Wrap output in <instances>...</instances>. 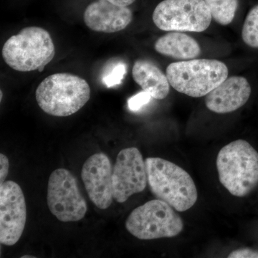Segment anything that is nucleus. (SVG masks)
Here are the masks:
<instances>
[{
  "label": "nucleus",
  "instance_id": "1",
  "mask_svg": "<svg viewBox=\"0 0 258 258\" xmlns=\"http://www.w3.org/2000/svg\"><path fill=\"white\" fill-rule=\"evenodd\" d=\"M145 163L148 184L156 198L169 204L177 212L192 208L198 201V192L189 173L161 158H147Z\"/></svg>",
  "mask_w": 258,
  "mask_h": 258
},
{
  "label": "nucleus",
  "instance_id": "2",
  "mask_svg": "<svg viewBox=\"0 0 258 258\" xmlns=\"http://www.w3.org/2000/svg\"><path fill=\"white\" fill-rule=\"evenodd\" d=\"M220 183L237 198L252 192L258 185V152L247 141H234L222 148L217 157Z\"/></svg>",
  "mask_w": 258,
  "mask_h": 258
},
{
  "label": "nucleus",
  "instance_id": "3",
  "mask_svg": "<svg viewBox=\"0 0 258 258\" xmlns=\"http://www.w3.org/2000/svg\"><path fill=\"white\" fill-rule=\"evenodd\" d=\"M91 88L86 80L76 75L60 73L45 78L37 86L35 98L47 114L69 116L89 101Z\"/></svg>",
  "mask_w": 258,
  "mask_h": 258
},
{
  "label": "nucleus",
  "instance_id": "4",
  "mask_svg": "<svg viewBox=\"0 0 258 258\" xmlns=\"http://www.w3.org/2000/svg\"><path fill=\"white\" fill-rule=\"evenodd\" d=\"M3 60L19 72L43 71L55 55V45L49 32L39 27H28L5 42Z\"/></svg>",
  "mask_w": 258,
  "mask_h": 258
},
{
  "label": "nucleus",
  "instance_id": "5",
  "mask_svg": "<svg viewBox=\"0 0 258 258\" xmlns=\"http://www.w3.org/2000/svg\"><path fill=\"white\" fill-rule=\"evenodd\" d=\"M166 75L176 91L200 98L206 96L228 78V69L222 61L193 59L169 64Z\"/></svg>",
  "mask_w": 258,
  "mask_h": 258
},
{
  "label": "nucleus",
  "instance_id": "6",
  "mask_svg": "<svg viewBox=\"0 0 258 258\" xmlns=\"http://www.w3.org/2000/svg\"><path fill=\"white\" fill-rule=\"evenodd\" d=\"M125 225L129 233L142 240L176 237L184 229V222L179 214L159 199L134 209Z\"/></svg>",
  "mask_w": 258,
  "mask_h": 258
},
{
  "label": "nucleus",
  "instance_id": "7",
  "mask_svg": "<svg viewBox=\"0 0 258 258\" xmlns=\"http://www.w3.org/2000/svg\"><path fill=\"white\" fill-rule=\"evenodd\" d=\"M152 20L164 31L202 32L210 27L212 18L205 0H163Z\"/></svg>",
  "mask_w": 258,
  "mask_h": 258
},
{
  "label": "nucleus",
  "instance_id": "8",
  "mask_svg": "<svg viewBox=\"0 0 258 258\" xmlns=\"http://www.w3.org/2000/svg\"><path fill=\"white\" fill-rule=\"evenodd\" d=\"M47 202L51 213L62 222L80 221L88 210L76 176L66 169H55L50 174Z\"/></svg>",
  "mask_w": 258,
  "mask_h": 258
},
{
  "label": "nucleus",
  "instance_id": "9",
  "mask_svg": "<svg viewBox=\"0 0 258 258\" xmlns=\"http://www.w3.org/2000/svg\"><path fill=\"white\" fill-rule=\"evenodd\" d=\"M148 183L147 166L140 151L129 147L118 153L113 169V199L123 203L142 192Z\"/></svg>",
  "mask_w": 258,
  "mask_h": 258
},
{
  "label": "nucleus",
  "instance_id": "10",
  "mask_svg": "<svg viewBox=\"0 0 258 258\" xmlns=\"http://www.w3.org/2000/svg\"><path fill=\"white\" fill-rule=\"evenodd\" d=\"M27 208L20 185L13 181L0 184V242L13 246L25 230Z\"/></svg>",
  "mask_w": 258,
  "mask_h": 258
},
{
  "label": "nucleus",
  "instance_id": "11",
  "mask_svg": "<svg viewBox=\"0 0 258 258\" xmlns=\"http://www.w3.org/2000/svg\"><path fill=\"white\" fill-rule=\"evenodd\" d=\"M81 178L91 202L101 210H106L113 203V169L104 153L91 156L83 164Z\"/></svg>",
  "mask_w": 258,
  "mask_h": 258
},
{
  "label": "nucleus",
  "instance_id": "12",
  "mask_svg": "<svg viewBox=\"0 0 258 258\" xmlns=\"http://www.w3.org/2000/svg\"><path fill=\"white\" fill-rule=\"evenodd\" d=\"M252 91V86L246 78L232 76L205 96V105L214 113H232L247 103Z\"/></svg>",
  "mask_w": 258,
  "mask_h": 258
},
{
  "label": "nucleus",
  "instance_id": "13",
  "mask_svg": "<svg viewBox=\"0 0 258 258\" xmlns=\"http://www.w3.org/2000/svg\"><path fill=\"white\" fill-rule=\"evenodd\" d=\"M133 20V13L128 7L118 6L108 0H97L84 12L83 20L91 30L113 33L124 30Z\"/></svg>",
  "mask_w": 258,
  "mask_h": 258
},
{
  "label": "nucleus",
  "instance_id": "14",
  "mask_svg": "<svg viewBox=\"0 0 258 258\" xmlns=\"http://www.w3.org/2000/svg\"><path fill=\"white\" fill-rule=\"evenodd\" d=\"M134 81L154 99L166 98L170 91L167 76L161 70L147 60L136 61L132 69Z\"/></svg>",
  "mask_w": 258,
  "mask_h": 258
},
{
  "label": "nucleus",
  "instance_id": "15",
  "mask_svg": "<svg viewBox=\"0 0 258 258\" xmlns=\"http://www.w3.org/2000/svg\"><path fill=\"white\" fill-rule=\"evenodd\" d=\"M154 49L161 55L180 61L196 59L201 54V47L193 37L182 32H169L159 37Z\"/></svg>",
  "mask_w": 258,
  "mask_h": 258
},
{
  "label": "nucleus",
  "instance_id": "16",
  "mask_svg": "<svg viewBox=\"0 0 258 258\" xmlns=\"http://www.w3.org/2000/svg\"><path fill=\"white\" fill-rule=\"evenodd\" d=\"M212 18L216 23L226 26L230 25L238 9L239 0H205Z\"/></svg>",
  "mask_w": 258,
  "mask_h": 258
},
{
  "label": "nucleus",
  "instance_id": "17",
  "mask_svg": "<svg viewBox=\"0 0 258 258\" xmlns=\"http://www.w3.org/2000/svg\"><path fill=\"white\" fill-rule=\"evenodd\" d=\"M242 39L244 45L258 50V4L252 6L246 15L242 25Z\"/></svg>",
  "mask_w": 258,
  "mask_h": 258
},
{
  "label": "nucleus",
  "instance_id": "18",
  "mask_svg": "<svg viewBox=\"0 0 258 258\" xmlns=\"http://www.w3.org/2000/svg\"><path fill=\"white\" fill-rule=\"evenodd\" d=\"M126 73L124 64H118L113 68L111 72L108 73L103 79V83L108 88L113 87L121 83Z\"/></svg>",
  "mask_w": 258,
  "mask_h": 258
},
{
  "label": "nucleus",
  "instance_id": "19",
  "mask_svg": "<svg viewBox=\"0 0 258 258\" xmlns=\"http://www.w3.org/2000/svg\"><path fill=\"white\" fill-rule=\"evenodd\" d=\"M152 97L150 94L143 91L142 92L134 95L132 98H129L128 106L132 111H137L140 110L142 107L149 103Z\"/></svg>",
  "mask_w": 258,
  "mask_h": 258
},
{
  "label": "nucleus",
  "instance_id": "20",
  "mask_svg": "<svg viewBox=\"0 0 258 258\" xmlns=\"http://www.w3.org/2000/svg\"><path fill=\"white\" fill-rule=\"evenodd\" d=\"M229 258H258V252L250 249H240L232 251Z\"/></svg>",
  "mask_w": 258,
  "mask_h": 258
},
{
  "label": "nucleus",
  "instance_id": "21",
  "mask_svg": "<svg viewBox=\"0 0 258 258\" xmlns=\"http://www.w3.org/2000/svg\"><path fill=\"white\" fill-rule=\"evenodd\" d=\"M9 160L3 154H0V184L5 181L9 173Z\"/></svg>",
  "mask_w": 258,
  "mask_h": 258
},
{
  "label": "nucleus",
  "instance_id": "22",
  "mask_svg": "<svg viewBox=\"0 0 258 258\" xmlns=\"http://www.w3.org/2000/svg\"><path fill=\"white\" fill-rule=\"evenodd\" d=\"M108 1L118 6L128 7L135 3L136 0H108Z\"/></svg>",
  "mask_w": 258,
  "mask_h": 258
},
{
  "label": "nucleus",
  "instance_id": "23",
  "mask_svg": "<svg viewBox=\"0 0 258 258\" xmlns=\"http://www.w3.org/2000/svg\"><path fill=\"white\" fill-rule=\"evenodd\" d=\"M34 258L35 257V256H32V255H24L22 256V258Z\"/></svg>",
  "mask_w": 258,
  "mask_h": 258
},
{
  "label": "nucleus",
  "instance_id": "24",
  "mask_svg": "<svg viewBox=\"0 0 258 258\" xmlns=\"http://www.w3.org/2000/svg\"><path fill=\"white\" fill-rule=\"evenodd\" d=\"M2 99H3V92H2V91H1V101H2Z\"/></svg>",
  "mask_w": 258,
  "mask_h": 258
}]
</instances>
